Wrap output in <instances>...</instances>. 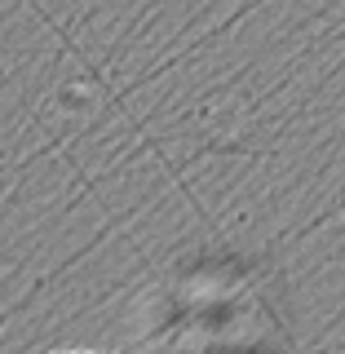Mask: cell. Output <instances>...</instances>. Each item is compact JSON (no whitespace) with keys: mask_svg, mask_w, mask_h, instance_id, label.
Wrapping results in <instances>:
<instances>
[{"mask_svg":"<svg viewBox=\"0 0 345 354\" xmlns=\"http://www.w3.org/2000/svg\"><path fill=\"white\" fill-rule=\"evenodd\" d=\"M44 354H102V350H44Z\"/></svg>","mask_w":345,"mask_h":354,"instance_id":"obj_1","label":"cell"}]
</instances>
